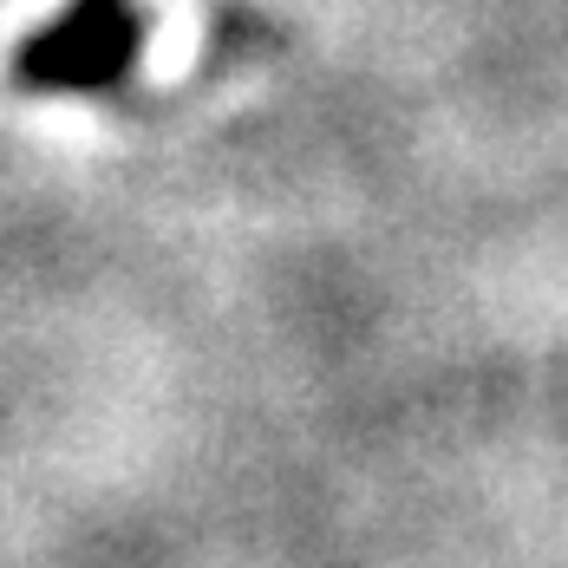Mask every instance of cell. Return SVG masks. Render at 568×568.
Here are the masks:
<instances>
[{
    "instance_id": "obj_1",
    "label": "cell",
    "mask_w": 568,
    "mask_h": 568,
    "mask_svg": "<svg viewBox=\"0 0 568 568\" xmlns=\"http://www.w3.org/2000/svg\"><path fill=\"white\" fill-rule=\"evenodd\" d=\"M144 53V7L138 0H65L47 27L13 53V85L33 99H99Z\"/></svg>"
}]
</instances>
